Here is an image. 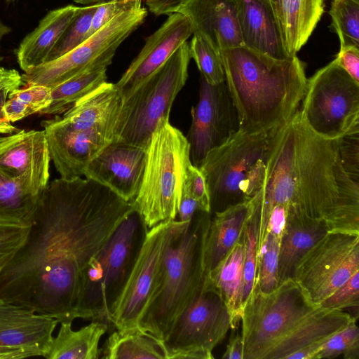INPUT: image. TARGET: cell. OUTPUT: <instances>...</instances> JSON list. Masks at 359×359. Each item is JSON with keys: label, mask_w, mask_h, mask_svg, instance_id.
<instances>
[{"label": "cell", "mask_w": 359, "mask_h": 359, "mask_svg": "<svg viewBox=\"0 0 359 359\" xmlns=\"http://www.w3.org/2000/svg\"><path fill=\"white\" fill-rule=\"evenodd\" d=\"M133 209L94 180H53L25 244L0 273V297L73 322L83 269Z\"/></svg>", "instance_id": "6da1fadb"}, {"label": "cell", "mask_w": 359, "mask_h": 359, "mask_svg": "<svg viewBox=\"0 0 359 359\" xmlns=\"http://www.w3.org/2000/svg\"><path fill=\"white\" fill-rule=\"evenodd\" d=\"M260 195L324 220L328 232L359 233V184L343 168L337 140L312 133L299 110L273 137Z\"/></svg>", "instance_id": "7a4b0ae2"}, {"label": "cell", "mask_w": 359, "mask_h": 359, "mask_svg": "<svg viewBox=\"0 0 359 359\" xmlns=\"http://www.w3.org/2000/svg\"><path fill=\"white\" fill-rule=\"evenodd\" d=\"M219 53L240 130L269 131L298 111L308 79L297 55L276 59L244 46L222 48Z\"/></svg>", "instance_id": "3957f363"}, {"label": "cell", "mask_w": 359, "mask_h": 359, "mask_svg": "<svg viewBox=\"0 0 359 359\" xmlns=\"http://www.w3.org/2000/svg\"><path fill=\"white\" fill-rule=\"evenodd\" d=\"M211 213L197 210L180 222L165 250L151 298L138 329L163 341L172 323L195 297L208 275L205 245Z\"/></svg>", "instance_id": "277c9868"}, {"label": "cell", "mask_w": 359, "mask_h": 359, "mask_svg": "<svg viewBox=\"0 0 359 359\" xmlns=\"http://www.w3.org/2000/svg\"><path fill=\"white\" fill-rule=\"evenodd\" d=\"M148 230L135 209L120 222L83 269L76 304V318L102 320L109 324L115 304Z\"/></svg>", "instance_id": "5b68a950"}, {"label": "cell", "mask_w": 359, "mask_h": 359, "mask_svg": "<svg viewBox=\"0 0 359 359\" xmlns=\"http://www.w3.org/2000/svg\"><path fill=\"white\" fill-rule=\"evenodd\" d=\"M278 128L256 133L238 130L208 153L198 168L205 179L211 214L248 201L261 190Z\"/></svg>", "instance_id": "8992f818"}, {"label": "cell", "mask_w": 359, "mask_h": 359, "mask_svg": "<svg viewBox=\"0 0 359 359\" xmlns=\"http://www.w3.org/2000/svg\"><path fill=\"white\" fill-rule=\"evenodd\" d=\"M146 154L141 185L132 203L150 229L176 219L191 162L187 137L167 118L161 120L152 133Z\"/></svg>", "instance_id": "52a82bcc"}, {"label": "cell", "mask_w": 359, "mask_h": 359, "mask_svg": "<svg viewBox=\"0 0 359 359\" xmlns=\"http://www.w3.org/2000/svg\"><path fill=\"white\" fill-rule=\"evenodd\" d=\"M191 58L186 41L160 69L123 100L113 141L147 149L161 120L169 118L172 103L188 78Z\"/></svg>", "instance_id": "ba28073f"}, {"label": "cell", "mask_w": 359, "mask_h": 359, "mask_svg": "<svg viewBox=\"0 0 359 359\" xmlns=\"http://www.w3.org/2000/svg\"><path fill=\"white\" fill-rule=\"evenodd\" d=\"M318 309L293 279L269 293L254 285L241 318L243 359H264L276 341Z\"/></svg>", "instance_id": "9c48e42d"}, {"label": "cell", "mask_w": 359, "mask_h": 359, "mask_svg": "<svg viewBox=\"0 0 359 359\" xmlns=\"http://www.w3.org/2000/svg\"><path fill=\"white\" fill-rule=\"evenodd\" d=\"M301 118L314 135L337 139L359 126V83L334 60L307 81Z\"/></svg>", "instance_id": "30bf717a"}, {"label": "cell", "mask_w": 359, "mask_h": 359, "mask_svg": "<svg viewBox=\"0 0 359 359\" xmlns=\"http://www.w3.org/2000/svg\"><path fill=\"white\" fill-rule=\"evenodd\" d=\"M229 329L231 323L228 309L207 275L195 297L159 342L165 359H212V350Z\"/></svg>", "instance_id": "8fae6325"}, {"label": "cell", "mask_w": 359, "mask_h": 359, "mask_svg": "<svg viewBox=\"0 0 359 359\" xmlns=\"http://www.w3.org/2000/svg\"><path fill=\"white\" fill-rule=\"evenodd\" d=\"M143 6L125 11L66 54L25 72V86L53 88L88 69L108 67L121 44L144 21Z\"/></svg>", "instance_id": "7c38bea8"}, {"label": "cell", "mask_w": 359, "mask_h": 359, "mask_svg": "<svg viewBox=\"0 0 359 359\" xmlns=\"http://www.w3.org/2000/svg\"><path fill=\"white\" fill-rule=\"evenodd\" d=\"M359 271V233L332 231L301 259L294 280L318 305Z\"/></svg>", "instance_id": "4fadbf2b"}, {"label": "cell", "mask_w": 359, "mask_h": 359, "mask_svg": "<svg viewBox=\"0 0 359 359\" xmlns=\"http://www.w3.org/2000/svg\"><path fill=\"white\" fill-rule=\"evenodd\" d=\"M179 224L180 221L175 219L148 230L111 315L109 323L117 330L138 328L155 287L165 250Z\"/></svg>", "instance_id": "5bb4252c"}, {"label": "cell", "mask_w": 359, "mask_h": 359, "mask_svg": "<svg viewBox=\"0 0 359 359\" xmlns=\"http://www.w3.org/2000/svg\"><path fill=\"white\" fill-rule=\"evenodd\" d=\"M191 113L192 121L186 137L191 162L198 168L208 152L239 130L237 111L225 81L211 85L201 76L198 102Z\"/></svg>", "instance_id": "9a60e30c"}, {"label": "cell", "mask_w": 359, "mask_h": 359, "mask_svg": "<svg viewBox=\"0 0 359 359\" xmlns=\"http://www.w3.org/2000/svg\"><path fill=\"white\" fill-rule=\"evenodd\" d=\"M50 158L44 130L0 136V174L40 195L48 184Z\"/></svg>", "instance_id": "2e32d148"}, {"label": "cell", "mask_w": 359, "mask_h": 359, "mask_svg": "<svg viewBox=\"0 0 359 359\" xmlns=\"http://www.w3.org/2000/svg\"><path fill=\"white\" fill-rule=\"evenodd\" d=\"M58 320L0 297V359L43 356Z\"/></svg>", "instance_id": "e0dca14e"}, {"label": "cell", "mask_w": 359, "mask_h": 359, "mask_svg": "<svg viewBox=\"0 0 359 359\" xmlns=\"http://www.w3.org/2000/svg\"><path fill=\"white\" fill-rule=\"evenodd\" d=\"M50 160L60 177L71 180L83 175L89 163L114 140V135L98 130H79L62 117L41 123Z\"/></svg>", "instance_id": "ac0fdd59"}, {"label": "cell", "mask_w": 359, "mask_h": 359, "mask_svg": "<svg viewBox=\"0 0 359 359\" xmlns=\"http://www.w3.org/2000/svg\"><path fill=\"white\" fill-rule=\"evenodd\" d=\"M193 34L187 16L180 13L169 15L163 24L145 39L139 54L115 83L123 100L160 69Z\"/></svg>", "instance_id": "d6986e66"}, {"label": "cell", "mask_w": 359, "mask_h": 359, "mask_svg": "<svg viewBox=\"0 0 359 359\" xmlns=\"http://www.w3.org/2000/svg\"><path fill=\"white\" fill-rule=\"evenodd\" d=\"M146 149L112 141L86 167L83 175L132 202L140 189Z\"/></svg>", "instance_id": "ffe728a7"}, {"label": "cell", "mask_w": 359, "mask_h": 359, "mask_svg": "<svg viewBox=\"0 0 359 359\" xmlns=\"http://www.w3.org/2000/svg\"><path fill=\"white\" fill-rule=\"evenodd\" d=\"M354 318L343 310L328 311L318 306L276 341L264 359H315L323 343Z\"/></svg>", "instance_id": "44dd1931"}, {"label": "cell", "mask_w": 359, "mask_h": 359, "mask_svg": "<svg viewBox=\"0 0 359 359\" xmlns=\"http://www.w3.org/2000/svg\"><path fill=\"white\" fill-rule=\"evenodd\" d=\"M177 13L189 18L194 33L205 36L218 50L243 46L236 0H187Z\"/></svg>", "instance_id": "7402d4cb"}, {"label": "cell", "mask_w": 359, "mask_h": 359, "mask_svg": "<svg viewBox=\"0 0 359 359\" xmlns=\"http://www.w3.org/2000/svg\"><path fill=\"white\" fill-rule=\"evenodd\" d=\"M326 222L313 218L292 205H287L285 226L278 252V285L294 279L302 257L327 233Z\"/></svg>", "instance_id": "603a6c76"}, {"label": "cell", "mask_w": 359, "mask_h": 359, "mask_svg": "<svg viewBox=\"0 0 359 359\" xmlns=\"http://www.w3.org/2000/svg\"><path fill=\"white\" fill-rule=\"evenodd\" d=\"M243 46L276 59L289 57L267 0H236Z\"/></svg>", "instance_id": "cb8c5ba5"}, {"label": "cell", "mask_w": 359, "mask_h": 359, "mask_svg": "<svg viewBox=\"0 0 359 359\" xmlns=\"http://www.w3.org/2000/svg\"><path fill=\"white\" fill-rule=\"evenodd\" d=\"M122 102L116 84L107 81L74 103L62 118L74 129L98 130L114 137Z\"/></svg>", "instance_id": "d4e9b609"}, {"label": "cell", "mask_w": 359, "mask_h": 359, "mask_svg": "<svg viewBox=\"0 0 359 359\" xmlns=\"http://www.w3.org/2000/svg\"><path fill=\"white\" fill-rule=\"evenodd\" d=\"M325 0H267L287 55H297L306 43L324 11Z\"/></svg>", "instance_id": "484cf974"}, {"label": "cell", "mask_w": 359, "mask_h": 359, "mask_svg": "<svg viewBox=\"0 0 359 359\" xmlns=\"http://www.w3.org/2000/svg\"><path fill=\"white\" fill-rule=\"evenodd\" d=\"M79 8L67 5L48 11L37 27L25 36L16 50L17 61L22 70L27 72L47 61Z\"/></svg>", "instance_id": "4316f807"}, {"label": "cell", "mask_w": 359, "mask_h": 359, "mask_svg": "<svg viewBox=\"0 0 359 359\" xmlns=\"http://www.w3.org/2000/svg\"><path fill=\"white\" fill-rule=\"evenodd\" d=\"M252 209L251 199L211 215L205 245L207 274L222 262L240 240Z\"/></svg>", "instance_id": "83f0119b"}, {"label": "cell", "mask_w": 359, "mask_h": 359, "mask_svg": "<svg viewBox=\"0 0 359 359\" xmlns=\"http://www.w3.org/2000/svg\"><path fill=\"white\" fill-rule=\"evenodd\" d=\"M56 337L43 357L48 359H98L101 349L99 343L108 330L109 323L93 320L78 330H74L72 322H61Z\"/></svg>", "instance_id": "f1b7e54d"}, {"label": "cell", "mask_w": 359, "mask_h": 359, "mask_svg": "<svg viewBox=\"0 0 359 359\" xmlns=\"http://www.w3.org/2000/svg\"><path fill=\"white\" fill-rule=\"evenodd\" d=\"M244 256L245 248L241 236L222 262L208 273L228 309L231 329L238 327L243 312Z\"/></svg>", "instance_id": "f546056e"}, {"label": "cell", "mask_w": 359, "mask_h": 359, "mask_svg": "<svg viewBox=\"0 0 359 359\" xmlns=\"http://www.w3.org/2000/svg\"><path fill=\"white\" fill-rule=\"evenodd\" d=\"M101 358L165 359L159 341L142 333L138 328L117 330L101 348Z\"/></svg>", "instance_id": "4dcf8cb0"}, {"label": "cell", "mask_w": 359, "mask_h": 359, "mask_svg": "<svg viewBox=\"0 0 359 359\" xmlns=\"http://www.w3.org/2000/svg\"><path fill=\"white\" fill-rule=\"evenodd\" d=\"M41 195L25 190L0 174V223L30 226L35 220Z\"/></svg>", "instance_id": "1f68e13d"}, {"label": "cell", "mask_w": 359, "mask_h": 359, "mask_svg": "<svg viewBox=\"0 0 359 359\" xmlns=\"http://www.w3.org/2000/svg\"><path fill=\"white\" fill-rule=\"evenodd\" d=\"M107 67H97L79 74L50 88V100L39 114L57 115L107 82Z\"/></svg>", "instance_id": "d6a6232c"}, {"label": "cell", "mask_w": 359, "mask_h": 359, "mask_svg": "<svg viewBox=\"0 0 359 359\" xmlns=\"http://www.w3.org/2000/svg\"><path fill=\"white\" fill-rule=\"evenodd\" d=\"M331 29L339 36L340 48H359V0H332Z\"/></svg>", "instance_id": "836d02e7"}, {"label": "cell", "mask_w": 359, "mask_h": 359, "mask_svg": "<svg viewBox=\"0 0 359 359\" xmlns=\"http://www.w3.org/2000/svg\"><path fill=\"white\" fill-rule=\"evenodd\" d=\"M189 43L191 57L193 58L201 76L211 85L224 81V72L219 50L205 36L194 33Z\"/></svg>", "instance_id": "e575fe53"}, {"label": "cell", "mask_w": 359, "mask_h": 359, "mask_svg": "<svg viewBox=\"0 0 359 359\" xmlns=\"http://www.w3.org/2000/svg\"><path fill=\"white\" fill-rule=\"evenodd\" d=\"M280 238L270 233L265 234L257 258L254 285L269 293L278 286V252Z\"/></svg>", "instance_id": "d590c367"}, {"label": "cell", "mask_w": 359, "mask_h": 359, "mask_svg": "<svg viewBox=\"0 0 359 359\" xmlns=\"http://www.w3.org/2000/svg\"><path fill=\"white\" fill-rule=\"evenodd\" d=\"M97 8V4L79 6L76 15L56 43L46 62L61 57L88 38L91 20Z\"/></svg>", "instance_id": "8d00e7d4"}, {"label": "cell", "mask_w": 359, "mask_h": 359, "mask_svg": "<svg viewBox=\"0 0 359 359\" xmlns=\"http://www.w3.org/2000/svg\"><path fill=\"white\" fill-rule=\"evenodd\" d=\"M252 209L242 233L245 248L244 285L243 304L244 306L253 289L258 258L257 236L259 229L258 215L252 199Z\"/></svg>", "instance_id": "74e56055"}, {"label": "cell", "mask_w": 359, "mask_h": 359, "mask_svg": "<svg viewBox=\"0 0 359 359\" xmlns=\"http://www.w3.org/2000/svg\"><path fill=\"white\" fill-rule=\"evenodd\" d=\"M340 355L345 359L359 358V329L356 318L330 336L323 343L315 359H332Z\"/></svg>", "instance_id": "f35d334b"}, {"label": "cell", "mask_w": 359, "mask_h": 359, "mask_svg": "<svg viewBox=\"0 0 359 359\" xmlns=\"http://www.w3.org/2000/svg\"><path fill=\"white\" fill-rule=\"evenodd\" d=\"M30 226L0 223L1 271L9 264L25 244Z\"/></svg>", "instance_id": "ab89813d"}, {"label": "cell", "mask_w": 359, "mask_h": 359, "mask_svg": "<svg viewBox=\"0 0 359 359\" xmlns=\"http://www.w3.org/2000/svg\"><path fill=\"white\" fill-rule=\"evenodd\" d=\"M343 168L349 176L359 182V126L336 139Z\"/></svg>", "instance_id": "60d3db41"}, {"label": "cell", "mask_w": 359, "mask_h": 359, "mask_svg": "<svg viewBox=\"0 0 359 359\" xmlns=\"http://www.w3.org/2000/svg\"><path fill=\"white\" fill-rule=\"evenodd\" d=\"M358 306L359 271L318 305L320 309L328 311L351 307L358 309Z\"/></svg>", "instance_id": "b9f144b4"}, {"label": "cell", "mask_w": 359, "mask_h": 359, "mask_svg": "<svg viewBox=\"0 0 359 359\" xmlns=\"http://www.w3.org/2000/svg\"><path fill=\"white\" fill-rule=\"evenodd\" d=\"M140 6L142 0H114L98 4L91 20L88 37L120 13Z\"/></svg>", "instance_id": "7bdbcfd3"}, {"label": "cell", "mask_w": 359, "mask_h": 359, "mask_svg": "<svg viewBox=\"0 0 359 359\" xmlns=\"http://www.w3.org/2000/svg\"><path fill=\"white\" fill-rule=\"evenodd\" d=\"M182 191L195 198L199 203L201 210L210 212V198L205 179L200 169L192 163L187 168Z\"/></svg>", "instance_id": "ee69618b"}, {"label": "cell", "mask_w": 359, "mask_h": 359, "mask_svg": "<svg viewBox=\"0 0 359 359\" xmlns=\"http://www.w3.org/2000/svg\"><path fill=\"white\" fill-rule=\"evenodd\" d=\"M50 93V88H49L33 85L15 89L9 95L27 105L36 114L39 113L48 104Z\"/></svg>", "instance_id": "f6af8a7d"}, {"label": "cell", "mask_w": 359, "mask_h": 359, "mask_svg": "<svg viewBox=\"0 0 359 359\" xmlns=\"http://www.w3.org/2000/svg\"><path fill=\"white\" fill-rule=\"evenodd\" d=\"M337 64L359 83V48L353 46L341 47L334 59Z\"/></svg>", "instance_id": "bcb514c9"}, {"label": "cell", "mask_w": 359, "mask_h": 359, "mask_svg": "<svg viewBox=\"0 0 359 359\" xmlns=\"http://www.w3.org/2000/svg\"><path fill=\"white\" fill-rule=\"evenodd\" d=\"M25 85L22 75L14 69L0 67V107H3L9 94Z\"/></svg>", "instance_id": "7dc6e473"}, {"label": "cell", "mask_w": 359, "mask_h": 359, "mask_svg": "<svg viewBox=\"0 0 359 359\" xmlns=\"http://www.w3.org/2000/svg\"><path fill=\"white\" fill-rule=\"evenodd\" d=\"M287 215V205L276 204L271 208L269 217L266 228V233L281 237L283 232Z\"/></svg>", "instance_id": "c3c4849f"}, {"label": "cell", "mask_w": 359, "mask_h": 359, "mask_svg": "<svg viewBox=\"0 0 359 359\" xmlns=\"http://www.w3.org/2000/svg\"><path fill=\"white\" fill-rule=\"evenodd\" d=\"M187 0H146L149 11L154 15H171L177 13Z\"/></svg>", "instance_id": "681fc988"}, {"label": "cell", "mask_w": 359, "mask_h": 359, "mask_svg": "<svg viewBox=\"0 0 359 359\" xmlns=\"http://www.w3.org/2000/svg\"><path fill=\"white\" fill-rule=\"evenodd\" d=\"M197 210H201L198 201L187 193L182 191L177 212L178 219L177 220L180 222H189Z\"/></svg>", "instance_id": "f907efd6"}, {"label": "cell", "mask_w": 359, "mask_h": 359, "mask_svg": "<svg viewBox=\"0 0 359 359\" xmlns=\"http://www.w3.org/2000/svg\"><path fill=\"white\" fill-rule=\"evenodd\" d=\"M243 341L241 334L236 333L229 339L226 349L222 358L223 359H243Z\"/></svg>", "instance_id": "816d5d0a"}, {"label": "cell", "mask_w": 359, "mask_h": 359, "mask_svg": "<svg viewBox=\"0 0 359 359\" xmlns=\"http://www.w3.org/2000/svg\"><path fill=\"white\" fill-rule=\"evenodd\" d=\"M2 108L3 107H0V134L9 135L19 131L18 128L4 118Z\"/></svg>", "instance_id": "f5cc1de1"}, {"label": "cell", "mask_w": 359, "mask_h": 359, "mask_svg": "<svg viewBox=\"0 0 359 359\" xmlns=\"http://www.w3.org/2000/svg\"><path fill=\"white\" fill-rule=\"evenodd\" d=\"M110 1L114 0H74V1L76 4H81V5H93V4H102Z\"/></svg>", "instance_id": "db71d44e"}, {"label": "cell", "mask_w": 359, "mask_h": 359, "mask_svg": "<svg viewBox=\"0 0 359 359\" xmlns=\"http://www.w3.org/2000/svg\"><path fill=\"white\" fill-rule=\"evenodd\" d=\"M11 28L0 20V41L3 36L11 32Z\"/></svg>", "instance_id": "11a10c76"}, {"label": "cell", "mask_w": 359, "mask_h": 359, "mask_svg": "<svg viewBox=\"0 0 359 359\" xmlns=\"http://www.w3.org/2000/svg\"><path fill=\"white\" fill-rule=\"evenodd\" d=\"M6 1H13V0H6Z\"/></svg>", "instance_id": "9f6ffc18"}]
</instances>
